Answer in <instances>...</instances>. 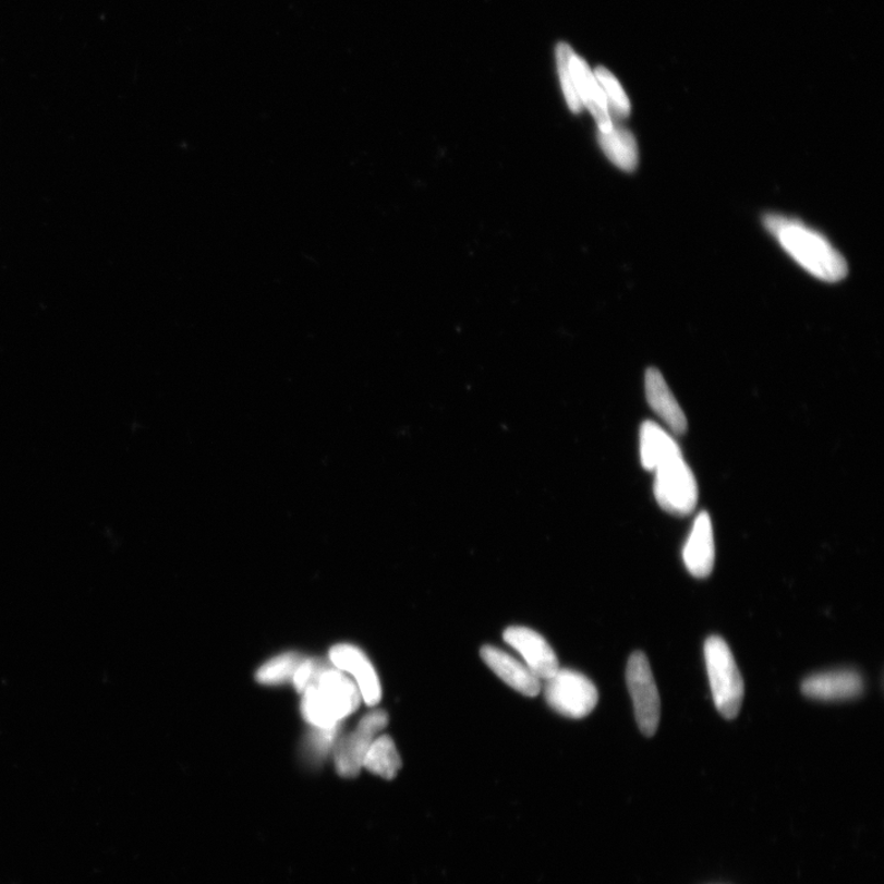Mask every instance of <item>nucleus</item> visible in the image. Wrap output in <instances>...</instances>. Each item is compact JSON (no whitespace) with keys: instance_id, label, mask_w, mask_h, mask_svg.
I'll return each mask as SVG.
<instances>
[{"instance_id":"f257e3e1","label":"nucleus","mask_w":884,"mask_h":884,"mask_svg":"<svg viewBox=\"0 0 884 884\" xmlns=\"http://www.w3.org/2000/svg\"><path fill=\"white\" fill-rule=\"evenodd\" d=\"M764 225L784 250L815 278L835 283L847 277V261L818 231L775 214L766 216Z\"/></svg>"},{"instance_id":"f03ea898","label":"nucleus","mask_w":884,"mask_h":884,"mask_svg":"<svg viewBox=\"0 0 884 884\" xmlns=\"http://www.w3.org/2000/svg\"><path fill=\"white\" fill-rule=\"evenodd\" d=\"M303 695L301 712L305 722L316 728L341 725L343 718L356 712L362 702L353 679L334 666H328Z\"/></svg>"},{"instance_id":"7ed1b4c3","label":"nucleus","mask_w":884,"mask_h":884,"mask_svg":"<svg viewBox=\"0 0 884 884\" xmlns=\"http://www.w3.org/2000/svg\"><path fill=\"white\" fill-rule=\"evenodd\" d=\"M705 663L716 709L731 720L741 711L744 698L743 678L726 641L711 637L705 641Z\"/></svg>"},{"instance_id":"20e7f679","label":"nucleus","mask_w":884,"mask_h":884,"mask_svg":"<svg viewBox=\"0 0 884 884\" xmlns=\"http://www.w3.org/2000/svg\"><path fill=\"white\" fill-rule=\"evenodd\" d=\"M544 697L553 711L570 718H584L594 712L598 692L590 679L571 669H561L547 679Z\"/></svg>"},{"instance_id":"39448f33","label":"nucleus","mask_w":884,"mask_h":884,"mask_svg":"<svg viewBox=\"0 0 884 884\" xmlns=\"http://www.w3.org/2000/svg\"><path fill=\"white\" fill-rule=\"evenodd\" d=\"M655 498L661 508L678 517L691 513L698 501V484L683 455L661 464L655 471Z\"/></svg>"},{"instance_id":"423d86ee","label":"nucleus","mask_w":884,"mask_h":884,"mask_svg":"<svg viewBox=\"0 0 884 884\" xmlns=\"http://www.w3.org/2000/svg\"><path fill=\"white\" fill-rule=\"evenodd\" d=\"M627 685L641 732L647 737L654 736L661 717L659 694L649 659L640 651L628 661Z\"/></svg>"},{"instance_id":"0eeeda50","label":"nucleus","mask_w":884,"mask_h":884,"mask_svg":"<svg viewBox=\"0 0 884 884\" xmlns=\"http://www.w3.org/2000/svg\"><path fill=\"white\" fill-rule=\"evenodd\" d=\"M388 715L382 709L367 713L351 734L342 737L336 746L337 772L344 778H354L362 771L365 755L375 738L384 731Z\"/></svg>"},{"instance_id":"6e6552de","label":"nucleus","mask_w":884,"mask_h":884,"mask_svg":"<svg viewBox=\"0 0 884 884\" xmlns=\"http://www.w3.org/2000/svg\"><path fill=\"white\" fill-rule=\"evenodd\" d=\"M329 659L339 671L354 677L362 701L367 706L380 703L383 697L380 679L363 650L349 644L336 645L329 651Z\"/></svg>"},{"instance_id":"1a4fd4ad","label":"nucleus","mask_w":884,"mask_h":884,"mask_svg":"<svg viewBox=\"0 0 884 884\" xmlns=\"http://www.w3.org/2000/svg\"><path fill=\"white\" fill-rule=\"evenodd\" d=\"M504 640L522 656V663L541 681H547L559 671V661L555 650L537 631L526 627H510L504 631Z\"/></svg>"},{"instance_id":"9d476101","label":"nucleus","mask_w":884,"mask_h":884,"mask_svg":"<svg viewBox=\"0 0 884 884\" xmlns=\"http://www.w3.org/2000/svg\"><path fill=\"white\" fill-rule=\"evenodd\" d=\"M802 694L822 702L849 701L863 693V679L852 669H839L806 678Z\"/></svg>"},{"instance_id":"9b49d317","label":"nucleus","mask_w":884,"mask_h":884,"mask_svg":"<svg viewBox=\"0 0 884 884\" xmlns=\"http://www.w3.org/2000/svg\"><path fill=\"white\" fill-rule=\"evenodd\" d=\"M481 656L492 671L514 691L531 698L540 694L541 679L518 658L492 645L483 646Z\"/></svg>"},{"instance_id":"f8f14e48","label":"nucleus","mask_w":884,"mask_h":884,"mask_svg":"<svg viewBox=\"0 0 884 884\" xmlns=\"http://www.w3.org/2000/svg\"><path fill=\"white\" fill-rule=\"evenodd\" d=\"M683 560L694 578L704 579L712 574L715 562V543L709 513L702 512L697 518L683 549Z\"/></svg>"},{"instance_id":"ddd939ff","label":"nucleus","mask_w":884,"mask_h":884,"mask_svg":"<svg viewBox=\"0 0 884 884\" xmlns=\"http://www.w3.org/2000/svg\"><path fill=\"white\" fill-rule=\"evenodd\" d=\"M570 65L581 104L585 105L594 116L598 132L609 131L615 124L610 119L606 96L596 76L590 72L585 61L574 53L570 58Z\"/></svg>"},{"instance_id":"4468645a","label":"nucleus","mask_w":884,"mask_h":884,"mask_svg":"<svg viewBox=\"0 0 884 884\" xmlns=\"http://www.w3.org/2000/svg\"><path fill=\"white\" fill-rule=\"evenodd\" d=\"M645 391L650 407L661 421L675 434L686 433L688 426L686 414L657 368H649L646 372Z\"/></svg>"},{"instance_id":"2eb2a0df","label":"nucleus","mask_w":884,"mask_h":884,"mask_svg":"<svg viewBox=\"0 0 884 884\" xmlns=\"http://www.w3.org/2000/svg\"><path fill=\"white\" fill-rule=\"evenodd\" d=\"M674 437L654 422H645L640 429V459L647 471H656L661 464L681 456Z\"/></svg>"},{"instance_id":"dca6fc26","label":"nucleus","mask_w":884,"mask_h":884,"mask_svg":"<svg viewBox=\"0 0 884 884\" xmlns=\"http://www.w3.org/2000/svg\"><path fill=\"white\" fill-rule=\"evenodd\" d=\"M598 142L606 157L617 168L627 172L637 169L639 159L638 144L631 132L614 125L607 132H598Z\"/></svg>"},{"instance_id":"f3484780","label":"nucleus","mask_w":884,"mask_h":884,"mask_svg":"<svg viewBox=\"0 0 884 884\" xmlns=\"http://www.w3.org/2000/svg\"><path fill=\"white\" fill-rule=\"evenodd\" d=\"M401 755L390 736L378 735L365 755L363 767L366 771L391 780L401 770Z\"/></svg>"},{"instance_id":"a211bd4d","label":"nucleus","mask_w":884,"mask_h":884,"mask_svg":"<svg viewBox=\"0 0 884 884\" xmlns=\"http://www.w3.org/2000/svg\"><path fill=\"white\" fill-rule=\"evenodd\" d=\"M304 659L305 657L298 653L278 655L258 669L256 679L265 686H280L293 681V677Z\"/></svg>"},{"instance_id":"6ab92c4d","label":"nucleus","mask_w":884,"mask_h":884,"mask_svg":"<svg viewBox=\"0 0 884 884\" xmlns=\"http://www.w3.org/2000/svg\"><path fill=\"white\" fill-rule=\"evenodd\" d=\"M596 80L606 96L609 114H614L617 120L627 119L630 113V102L615 75L601 66L596 71Z\"/></svg>"},{"instance_id":"aec40b11","label":"nucleus","mask_w":884,"mask_h":884,"mask_svg":"<svg viewBox=\"0 0 884 884\" xmlns=\"http://www.w3.org/2000/svg\"><path fill=\"white\" fill-rule=\"evenodd\" d=\"M572 53L574 52H572L571 48L567 44L558 45L557 61L562 90H565L566 99L570 107V110L572 112L579 113L582 109V104L577 90L574 75H572L571 72L570 58Z\"/></svg>"},{"instance_id":"412c9836","label":"nucleus","mask_w":884,"mask_h":884,"mask_svg":"<svg viewBox=\"0 0 884 884\" xmlns=\"http://www.w3.org/2000/svg\"><path fill=\"white\" fill-rule=\"evenodd\" d=\"M339 726L330 728H316L308 735L305 744V754L311 761L324 760L336 744Z\"/></svg>"},{"instance_id":"4be33fe9","label":"nucleus","mask_w":884,"mask_h":884,"mask_svg":"<svg viewBox=\"0 0 884 884\" xmlns=\"http://www.w3.org/2000/svg\"><path fill=\"white\" fill-rule=\"evenodd\" d=\"M328 666L327 664L318 663L316 659L305 658L299 666L293 681L291 682L294 683L296 691L303 694L310 686L316 682L318 676L323 674Z\"/></svg>"}]
</instances>
